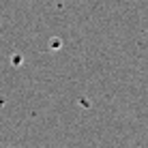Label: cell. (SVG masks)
Listing matches in <instances>:
<instances>
[{
  "label": "cell",
  "mask_w": 148,
  "mask_h": 148,
  "mask_svg": "<svg viewBox=\"0 0 148 148\" xmlns=\"http://www.w3.org/2000/svg\"><path fill=\"white\" fill-rule=\"evenodd\" d=\"M0 148H19V146H9V144H0Z\"/></svg>",
  "instance_id": "obj_1"
}]
</instances>
